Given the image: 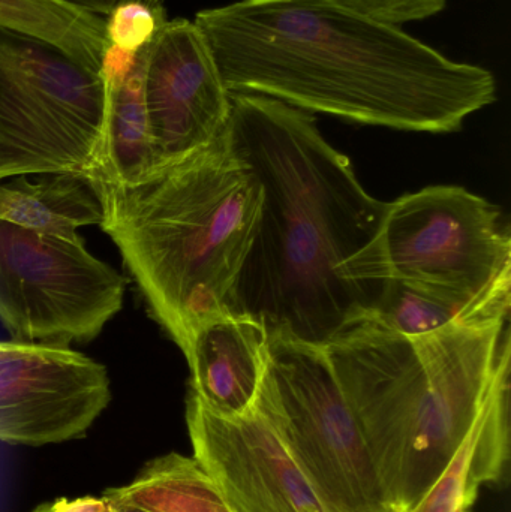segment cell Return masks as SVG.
I'll return each instance as SVG.
<instances>
[{
	"mask_svg": "<svg viewBox=\"0 0 511 512\" xmlns=\"http://www.w3.org/2000/svg\"><path fill=\"white\" fill-rule=\"evenodd\" d=\"M230 93L396 131L452 134L497 81L344 0H237L195 15Z\"/></svg>",
	"mask_w": 511,
	"mask_h": 512,
	"instance_id": "obj_1",
	"label": "cell"
},
{
	"mask_svg": "<svg viewBox=\"0 0 511 512\" xmlns=\"http://www.w3.org/2000/svg\"><path fill=\"white\" fill-rule=\"evenodd\" d=\"M230 101L228 137L257 173L263 207L227 310L269 337L324 348L377 304L357 273L387 203L363 188L308 111L254 93Z\"/></svg>",
	"mask_w": 511,
	"mask_h": 512,
	"instance_id": "obj_2",
	"label": "cell"
},
{
	"mask_svg": "<svg viewBox=\"0 0 511 512\" xmlns=\"http://www.w3.org/2000/svg\"><path fill=\"white\" fill-rule=\"evenodd\" d=\"M510 304L420 337L365 319L324 346L393 511L422 501L482 414L511 352Z\"/></svg>",
	"mask_w": 511,
	"mask_h": 512,
	"instance_id": "obj_3",
	"label": "cell"
},
{
	"mask_svg": "<svg viewBox=\"0 0 511 512\" xmlns=\"http://www.w3.org/2000/svg\"><path fill=\"white\" fill-rule=\"evenodd\" d=\"M93 183L102 230L153 318L185 352L201 322L228 312L263 207L257 173L234 150L225 128L209 146L137 182Z\"/></svg>",
	"mask_w": 511,
	"mask_h": 512,
	"instance_id": "obj_4",
	"label": "cell"
},
{
	"mask_svg": "<svg viewBox=\"0 0 511 512\" xmlns=\"http://www.w3.org/2000/svg\"><path fill=\"white\" fill-rule=\"evenodd\" d=\"M107 87L42 39L0 27V182L101 164Z\"/></svg>",
	"mask_w": 511,
	"mask_h": 512,
	"instance_id": "obj_5",
	"label": "cell"
},
{
	"mask_svg": "<svg viewBox=\"0 0 511 512\" xmlns=\"http://www.w3.org/2000/svg\"><path fill=\"white\" fill-rule=\"evenodd\" d=\"M257 408L327 512H395L326 349L269 337Z\"/></svg>",
	"mask_w": 511,
	"mask_h": 512,
	"instance_id": "obj_6",
	"label": "cell"
},
{
	"mask_svg": "<svg viewBox=\"0 0 511 512\" xmlns=\"http://www.w3.org/2000/svg\"><path fill=\"white\" fill-rule=\"evenodd\" d=\"M398 279L470 297L510 291V228L500 207L462 186L435 185L387 203L357 280L380 294Z\"/></svg>",
	"mask_w": 511,
	"mask_h": 512,
	"instance_id": "obj_7",
	"label": "cell"
},
{
	"mask_svg": "<svg viewBox=\"0 0 511 512\" xmlns=\"http://www.w3.org/2000/svg\"><path fill=\"white\" fill-rule=\"evenodd\" d=\"M125 291L126 280L84 240L0 221V322L14 340L89 342L122 310Z\"/></svg>",
	"mask_w": 511,
	"mask_h": 512,
	"instance_id": "obj_8",
	"label": "cell"
},
{
	"mask_svg": "<svg viewBox=\"0 0 511 512\" xmlns=\"http://www.w3.org/2000/svg\"><path fill=\"white\" fill-rule=\"evenodd\" d=\"M111 402L107 369L65 345L0 340V442L83 438Z\"/></svg>",
	"mask_w": 511,
	"mask_h": 512,
	"instance_id": "obj_9",
	"label": "cell"
},
{
	"mask_svg": "<svg viewBox=\"0 0 511 512\" xmlns=\"http://www.w3.org/2000/svg\"><path fill=\"white\" fill-rule=\"evenodd\" d=\"M143 93L155 168L212 144L230 120L231 93L194 21H165L144 47Z\"/></svg>",
	"mask_w": 511,
	"mask_h": 512,
	"instance_id": "obj_10",
	"label": "cell"
},
{
	"mask_svg": "<svg viewBox=\"0 0 511 512\" xmlns=\"http://www.w3.org/2000/svg\"><path fill=\"white\" fill-rule=\"evenodd\" d=\"M186 426L228 511L327 512L257 406L245 417H219L189 391Z\"/></svg>",
	"mask_w": 511,
	"mask_h": 512,
	"instance_id": "obj_11",
	"label": "cell"
},
{
	"mask_svg": "<svg viewBox=\"0 0 511 512\" xmlns=\"http://www.w3.org/2000/svg\"><path fill=\"white\" fill-rule=\"evenodd\" d=\"M191 393L213 414L240 418L254 411L269 361V334L248 316L225 312L201 322L183 352Z\"/></svg>",
	"mask_w": 511,
	"mask_h": 512,
	"instance_id": "obj_12",
	"label": "cell"
},
{
	"mask_svg": "<svg viewBox=\"0 0 511 512\" xmlns=\"http://www.w3.org/2000/svg\"><path fill=\"white\" fill-rule=\"evenodd\" d=\"M511 354L501 361L482 414L432 484L408 512H473L480 487H503L510 462Z\"/></svg>",
	"mask_w": 511,
	"mask_h": 512,
	"instance_id": "obj_13",
	"label": "cell"
},
{
	"mask_svg": "<svg viewBox=\"0 0 511 512\" xmlns=\"http://www.w3.org/2000/svg\"><path fill=\"white\" fill-rule=\"evenodd\" d=\"M0 221L78 242V228L101 225V198L81 174L15 176L0 182Z\"/></svg>",
	"mask_w": 511,
	"mask_h": 512,
	"instance_id": "obj_14",
	"label": "cell"
},
{
	"mask_svg": "<svg viewBox=\"0 0 511 512\" xmlns=\"http://www.w3.org/2000/svg\"><path fill=\"white\" fill-rule=\"evenodd\" d=\"M102 496L113 507L140 512H230L195 457L179 453L155 457L131 483Z\"/></svg>",
	"mask_w": 511,
	"mask_h": 512,
	"instance_id": "obj_15",
	"label": "cell"
},
{
	"mask_svg": "<svg viewBox=\"0 0 511 512\" xmlns=\"http://www.w3.org/2000/svg\"><path fill=\"white\" fill-rule=\"evenodd\" d=\"M144 48L132 74L119 86L107 87V119L101 164L89 179L134 183L155 168L149 119L143 93Z\"/></svg>",
	"mask_w": 511,
	"mask_h": 512,
	"instance_id": "obj_16",
	"label": "cell"
},
{
	"mask_svg": "<svg viewBox=\"0 0 511 512\" xmlns=\"http://www.w3.org/2000/svg\"><path fill=\"white\" fill-rule=\"evenodd\" d=\"M510 292L470 297L420 283L386 279L368 319L401 336H428L489 307L511 303Z\"/></svg>",
	"mask_w": 511,
	"mask_h": 512,
	"instance_id": "obj_17",
	"label": "cell"
},
{
	"mask_svg": "<svg viewBox=\"0 0 511 512\" xmlns=\"http://www.w3.org/2000/svg\"><path fill=\"white\" fill-rule=\"evenodd\" d=\"M0 27L42 39L93 72L108 44L104 18L56 0H0Z\"/></svg>",
	"mask_w": 511,
	"mask_h": 512,
	"instance_id": "obj_18",
	"label": "cell"
},
{
	"mask_svg": "<svg viewBox=\"0 0 511 512\" xmlns=\"http://www.w3.org/2000/svg\"><path fill=\"white\" fill-rule=\"evenodd\" d=\"M107 17L105 36L108 44L135 53L150 44L159 27L167 21L164 8L153 9L138 2L123 3Z\"/></svg>",
	"mask_w": 511,
	"mask_h": 512,
	"instance_id": "obj_19",
	"label": "cell"
},
{
	"mask_svg": "<svg viewBox=\"0 0 511 512\" xmlns=\"http://www.w3.org/2000/svg\"><path fill=\"white\" fill-rule=\"evenodd\" d=\"M348 5L384 23L399 26L425 20L446 8L447 0H344Z\"/></svg>",
	"mask_w": 511,
	"mask_h": 512,
	"instance_id": "obj_20",
	"label": "cell"
},
{
	"mask_svg": "<svg viewBox=\"0 0 511 512\" xmlns=\"http://www.w3.org/2000/svg\"><path fill=\"white\" fill-rule=\"evenodd\" d=\"M138 53L107 44L99 63V75L105 86L114 87L122 84L137 66Z\"/></svg>",
	"mask_w": 511,
	"mask_h": 512,
	"instance_id": "obj_21",
	"label": "cell"
},
{
	"mask_svg": "<svg viewBox=\"0 0 511 512\" xmlns=\"http://www.w3.org/2000/svg\"><path fill=\"white\" fill-rule=\"evenodd\" d=\"M56 2L101 17V15H110L117 6L128 2L143 3L153 9H162L164 0H56Z\"/></svg>",
	"mask_w": 511,
	"mask_h": 512,
	"instance_id": "obj_22",
	"label": "cell"
},
{
	"mask_svg": "<svg viewBox=\"0 0 511 512\" xmlns=\"http://www.w3.org/2000/svg\"><path fill=\"white\" fill-rule=\"evenodd\" d=\"M111 512H140V511L126 510V508H116V507H114V510L111 511Z\"/></svg>",
	"mask_w": 511,
	"mask_h": 512,
	"instance_id": "obj_23",
	"label": "cell"
}]
</instances>
